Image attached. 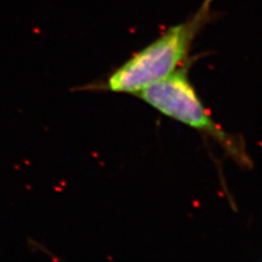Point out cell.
<instances>
[{"mask_svg":"<svg viewBox=\"0 0 262 262\" xmlns=\"http://www.w3.org/2000/svg\"><path fill=\"white\" fill-rule=\"evenodd\" d=\"M136 95L163 115L211 136L240 163H250L243 147L214 122L190 84L184 67L144 88Z\"/></svg>","mask_w":262,"mask_h":262,"instance_id":"cell-2","label":"cell"},{"mask_svg":"<svg viewBox=\"0 0 262 262\" xmlns=\"http://www.w3.org/2000/svg\"><path fill=\"white\" fill-rule=\"evenodd\" d=\"M207 0L192 19L168 30L119 67L106 84L112 93L136 94L176 72L187 59L197 33L206 21Z\"/></svg>","mask_w":262,"mask_h":262,"instance_id":"cell-1","label":"cell"}]
</instances>
